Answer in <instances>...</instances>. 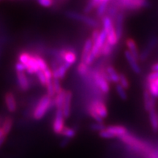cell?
<instances>
[{
  "label": "cell",
  "mask_w": 158,
  "mask_h": 158,
  "mask_svg": "<svg viewBox=\"0 0 158 158\" xmlns=\"http://www.w3.org/2000/svg\"><path fill=\"white\" fill-rule=\"evenodd\" d=\"M54 104L52 98L48 96V94H45L41 97L39 101L35 106V109L32 111V118L36 120V121H40L45 116L48 110L50 109L51 105Z\"/></svg>",
  "instance_id": "obj_1"
},
{
  "label": "cell",
  "mask_w": 158,
  "mask_h": 158,
  "mask_svg": "<svg viewBox=\"0 0 158 158\" xmlns=\"http://www.w3.org/2000/svg\"><path fill=\"white\" fill-rule=\"evenodd\" d=\"M119 139L127 145L129 146L130 147H131L132 149L137 152H142L146 153V154H150L152 155V149L149 146H148L147 143H144L140 139H138V138L135 137L133 135H130V134H125V135L121 136L119 138Z\"/></svg>",
  "instance_id": "obj_2"
},
{
  "label": "cell",
  "mask_w": 158,
  "mask_h": 158,
  "mask_svg": "<svg viewBox=\"0 0 158 158\" xmlns=\"http://www.w3.org/2000/svg\"><path fill=\"white\" fill-rule=\"evenodd\" d=\"M116 7L128 10H137L148 5L147 0H114Z\"/></svg>",
  "instance_id": "obj_3"
},
{
  "label": "cell",
  "mask_w": 158,
  "mask_h": 158,
  "mask_svg": "<svg viewBox=\"0 0 158 158\" xmlns=\"http://www.w3.org/2000/svg\"><path fill=\"white\" fill-rule=\"evenodd\" d=\"M67 17L69 19L75 20V21H80V22H83L86 25L89 26L90 27H93V28H97L98 26V22L94 19L89 17L88 15L81 14V13H77L75 11H68L66 13Z\"/></svg>",
  "instance_id": "obj_4"
},
{
  "label": "cell",
  "mask_w": 158,
  "mask_h": 158,
  "mask_svg": "<svg viewBox=\"0 0 158 158\" xmlns=\"http://www.w3.org/2000/svg\"><path fill=\"white\" fill-rule=\"evenodd\" d=\"M94 84L102 93L108 94L110 92V82L104 76L101 70H96L93 73Z\"/></svg>",
  "instance_id": "obj_5"
},
{
  "label": "cell",
  "mask_w": 158,
  "mask_h": 158,
  "mask_svg": "<svg viewBox=\"0 0 158 158\" xmlns=\"http://www.w3.org/2000/svg\"><path fill=\"white\" fill-rule=\"evenodd\" d=\"M65 118L63 115L62 109H56L55 112L54 121L52 123L53 132L56 135H61L63 129L65 127Z\"/></svg>",
  "instance_id": "obj_6"
},
{
  "label": "cell",
  "mask_w": 158,
  "mask_h": 158,
  "mask_svg": "<svg viewBox=\"0 0 158 158\" xmlns=\"http://www.w3.org/2000/svg\"><path fill=\"white\" fill-rule=\"evenodd\" d=\"M91 108L94 110V112L98 114V115L101 117L102 119L107 118L108 115V108L106 106V103L103 101L100 100H94L93 101L90 102L89 105Z\"/></svg>",
  "instance_id": "obj_7"
},
{
  "label": "cell",
  "mask_w": 158,
  "mask_h": 158,
  "mask_svg": "<svg viewBox=\"0 0 158 158\" xmlns=\"http://www.w3.org/2000/svg\"><path fill=\"white\" fill-rule=\"evenodd\" d=\"M158 43V38L157 37H152L149 40V41L147 42V44L144 47L143 50L141 51L139 56V60L143 61L147 60L148 57L149 56V55L151 54L152 51H153V49L155 48V46L157 45Z\"/></svg>",
  "instance_id": "obj_8"
},
{
  "label": "cell",
  "mask_w": 158,
  "mask_h": 158,
  "mask_svg": "<svg viewBox=\"0 0 158 158\" xmlns=\"http://www.w3.org/2000/svg\"><path fill=\"white\" fill-rule=\"evenodd\" d=\"M124 14L122 12H118L116 17L114 18V28H115L116 35L118 38L122 39L123 36L124 32Z\"/></svg>",
  "instance_id": "obj_9"
},
{
  "label": "cell",
  "mask_w": 158,
  "mask_h": 158,
  "mask_svg": "<svg viewBox=\"0 0 158 158\" xmlns=\"http://www.w3.org/2000/svg\"><path fill=\"white\" fill-rule=\"evenodd\" d=\"M5 104L7 110L10 113H14L17 110V102L14 94L12 92H7L4 96Z\"/></svg>",
  "instance_id": "obj_10"
},
{
  "label": "cell",
  "mask_w": 158,
  "mask_h": 158,
  "mask_svg": "<svg viewBox=\"0 0 158 158\" xmlns=\"http://www.w3.org/2000/svg\"><path fill=\"white\" fill-rule=\"evenodd\" d=\"M104 76L107 78L109 82H112L113 84H117L119 81V73L116 71L113 66H107L105 70H101Z\"/></svg>",
  "instance_id": "obj_11"
},
{
  "label": "cell",
  "mask_w": 158,
  "mask_h": 158,
  "mask_svg": "<svg viewBox=\"0 0 158 158\" xmlns=\"http://www.w3.org/2000/svg\"><path fill=\"white\" fill-rule=\"evenodd\" d=\"M124 57H125L126 60H127L128 64H129L131 70H133V72L136 74L141 73V68L138 64V60L131 54V53L129 51L126 50L124 51Z\"/></svg>",
  "instance_id": "obj_12"
},
{
  "label": "cell",
  "mask_w": 158,
  "mask_h": 158,
  "mask_svg": "<svg viewBox=\"0 0 158 158\" xmlns=\"http://www.w3.org/2000/svg\"><path fill=\"white\" fill-rule=\"evenodd\" d=\"M73 100V93L70 90H66V94H65V98L64 102H63V106L62 108V110L64 117L68 118L70 116L71 113V104H72Z\"/></svg>",
  "instance_id": "obj_13"
},
{
  "label": "cell",
  "mask_w": 158,
  "mask_h": 158,
  "mask_svg": "<svg viewBox=\"0 0 158 158\" xmlns=\"http://www.w3.org/2000/svg\"><path fill=\"white\" fill-rule=\"evenodd\" d=\"M18 85L20 89L23 92H27L30 89V82H29L28 78L25 72L16 73Z\"/></svg>",
  "instance_id": "obj_14"
},
{
  "label": "cell",
  "mask_w": 158,
  "mask_h": 158,
  "mask_svg": "<svg viewBox=\"0 0 158 158\" xmlns=\"http://www.w3.org/2000/svg\"><path fill=\"white\" fill-rule=\"evenodd\" d=\"M143 106L145 110L147 112H149L150 110L155 108L156 101L155 98L150 94L149 91L145 89L143 93Z\"/></svg>",
  "instance_id": "obj_15"
},
{
  "label": "cell",
  "mask_w": 158,
  "mask_h": 158,
  "mask_svg": "<svg viewBox=\"0 0 158 158\" xmlns=\"http://www.w3.org/2000/svg\"><path fill=\"white\" fill-rule=\"evenodd\" d=\"M106 129L112 134L114 138H120L127 133V128L122 125H110L106 127Z\"/></svg>",
  "instance_id": "obj_16"
},
{
  "label": "cell",
  "mask_w": 158,
  "mask_h": 158,
  "mask_svg": "<svg viewBox=\"0 0 158 158\" xmlns=\"http://www.w3.org/2000/svg\"><path fill=\"white\" fill-rule=\"evenodd\" d=\"M26 68V72L29 75H34L36 74L37 71L40 70L38 64L36 61V59L34 56V54H31L30 58H29V61L25 64Z\"/></svg>",
  "instance_id": "obj_17"
},
{
  "label": "cell",
  "mask_w": 158,
  "mask_h": 158,
  "mask_svg": "<svg viewBox=\"0 0 158 158\" xmlns=\"http://www.w3.org/2000/svg\"><path fill=\"white\" fill-rule=\"evenodd\" d=\"M125 45L127 47V51H129L133 56L139 60L140 52L138 50V46L136 43L135 40L133 38H127L125 41Z\"/></svg>",
  "instance_id": "obj_18"
},
{
  "label": "cell",
  "mask_w": 158,
  "mask_h": 158,
  "mask_svg": "<svg viewBox=\"0 0 158 158\" xmlns=\"http://www.w3.org/2000/svg\"><path fill=\"white\" fill-rule=\"evenodd\" d=\"M93 41L91 38L86 40L84 46H83L81 54V62H86V59L88 58L89 55L90 54L91 51H92V47H93Z\"/></svg>",
  "instance_id": "obj_19"
},
{
  "label": "cell",
  "mask_w": 158,
  "mask_h": 158,
  "mask_svg": "<svg viewBox=\"0 0 158 158\" xmlns=\"http://www.w3.org/2000/svg\"><path fill=\"white\" fill-rule=\"evenodd\" d=\"M149 122L152 130L155 133L158 132V113L156 110V108L151 110L149 112Z\"/></svg>",
  "instance_id": "obj_20"
},
{
  "label": "cell",
  "mask_w": 158,
  "mask_h": 158,
  "mask_svg": "<svg viewBox=\"0 0 158 158\" xmlns=\"http://www.w3.org/2000/svg\"><path fill=\"white\" fill-rule=\"evenodd\" d=\"M119 39L118 38L117 35H116L115 28L114 27L111 28L109 31L107 32V39H106V42L108 44H110L111 46L115 47L116 45L118 44Z\"/></svg>",
  "instance_id": "obj_21"
},
{
  "label": "cell",
  "mask_w": 158,
  "mask_h": 158,
  "mask_svg": "<svg viewBox=\"0 0 158 158\" xmlns=\"http://www.w3.org/2000/svg\"><path fill=\"white\" fill-rule=\"evenodd\" d=\"M65 94H66V90H64V89H63L62 92L56 94V96L54 97L53 102H54V106L56 107V109H62L63 102H64V100Z\"/></svg>",
  "instance_id": "obj_22"
},
{
  "label": "cell",
  "mask_w": 158,
  "mask_h": 158,
  "mask_svg": "<svg viewBox=\"0 0 158 158\" xmlns=\"http://www.w3.org/2000/svg\"><path fill=\"white\" fill-rule=\"evenodd\" d=\"M13 126V118L10 117V116H7V117H6L5 119L2 122L1 128L2 129L3 131L5 132L6 135H8L9 133H10V131L12 130Z\"/></svg>",
  "instance_id": "obj_23"
},
{
  "label": "cell",
  "mask_w": 158,
  "mask_h": 158,
  "mask_svg": "<svg viewBox=\"0 0 158 158\" xmlns=\"http://www.w3.org/2000/svg\"><path fill=\"white\" fill-rule=\"evenodd\" d=\"M102 29L106 31L107 33L110 29L114 27V20L110 18L109 15H105L102 18Z\"/></svg>",
  "instance_id": "obj_24"
},
{
  "label": "cell",
  "mask_w": 158,
  "mask_h": 158,
  "mask_svg": "<svg viewBox=\"0 0 158 158\" xmlns=\"http://www.w3.org/2000/svg\"><path fill=\"white\" fill-rule=\"evenodd\" d=\"M108 2H100V4L96 7V14L97 16L99 18H102L105 16L106 13L108 10Z\"/></svg>",
  "instance_id": "obj_25"
},
{
  "label": "cell",
  "mask_w": 158,
  "mask_h": 158,
  "mask_svg": "<svg viewBox=\"0 0 158 158\" xmlns=\"http://www.w3.org/2000/svg\"><path fill=\"white\" fill-rule=\"evenodd\" d=\"M61 135L64 136L65 138L70 140L71 138H73L76 135V130L70 127L65 126L62 133H61Z\"/></svg>",
  "instance_id": "obj_26"
},
{
  "label": "cell",
  "mask_w": 158,
  "mask_h": 158,
  "mask_svg": "<svg viewBox=\"0 0 158 158\" xmlns=\"http://www.w3.org/2000/svg\"><path fill=\"white\" fill-rule=\"evenodd\" d=\"M77 72L80 76H87L89 73V65L84 62H80L77 66Z\"/></svg>",
  "instance_id": "obj_27"
},
{
  "label": "cell",
  "mask_w": 158,
  "mask_h": 158,
  "mask_svg": "<svg viewBox=\"0 0 158 158\" xmlns=\"http://www.w3.org/2000/svg\"><path fill=\"white\" fill-rule=\"evenodd\" d=\"M115 90L116 94H118V96L122 99V100H126L127 99V89H124L123 86H122L120 84H116L115 86Z\"/></svg>",
  "instance_id": "obj_28"
},
{
  "label": "cell",
  "mask_w": 158,
  "mask_h": 158,
  "mask_svg": "<svg viewBox=\"0 0 158 158\" xmlns=\"http://www.w3.org/2000/svg\"><path fill=\"white\" fill-rule=\"evenodd\" d=\"M153 98H158V86L154 82H147V89Z\"/></svg>",
  "instance_id": "obj_29"
},
{
  "label": "cell",
  "mask_w": 158,
  "mask_h": 158,
  "mask_svg": "<svg viewBox=\"0 0 158 158\" xmlns=\"http://www.w3.org/2000/svg\"><path fill=\"white\" fill-rule=\"evenodd\" d=\"M34 56L36 59V61L37 62V64H38L39 69L40 70L44 71L45 69H47L48 68V65L47 64V62H45V60L39 54H34Z\"/></svg>",
  "instance_id": "obj_30"
},
{
  "label": "cell",
  "mask_w": 158,
  "mask_h": 158,
  "mask_svg": "<svg viewBox=\"0 0 158 158\" xmlns=\"http://www.w3.org/2000/svg\"><path fill=\"white\" fill-rule=\"evenodd\" d=\"M113 46H111L107 42H106V43L102 45L101 50H100V55H102L103 56H110L111 54V53L113 52Z\"/></svg>",
  "instance_id": "obj_31"
},
{
  "label": "cell",
  "mask_w": 158,
  "mask_h": 158,
  "mask_svg": "<svg viewBox=\"0 0 158 158\" xmlns=\"http://www.w3.org/2000/svg\"><path fill=\"white\" fill-rule=\"evenodd\" d=\"M45 89L47 91V94L50 96L51 98H54L56 96V92H55L54 84H53V80L47 81L46 85H45Z\"/></svg>",
  "instance_id": "obj_32"
},
{
  "label": "cell",
  "mask_w": 158,
  "mask_h": 158,
  "mask_svg": "<svg viewBox=\"0 0 158 158\" xmlns=\"http://www.w3.org/2000/svg\"><path fill=\"white\" fill-rule=\"evenodd\" d=\"M106 126L103 122H95L90 125V129L95 132H100L106 129Z\"/></svg>",
  "instance_id": "obj_33"
},
{
  "label": "cell",
  "mask_w": 158,
  "mask_h": 158,
  "mask_svg": "<svg viewBox=\"0 0 158 158\" xmlns=\"http://www.w3.org/2000/svg\"><path fill=\"white\" fill-rule=\"evenodd\" d=\"M118 84L121 85L122 86H123L124 89H127L130 87V82L128 80L127 77L123 73L119 74V81H118Z\"/></svg>",
  "instance_id": "obj_34"
},
{
  "label": "cell",
  "mask_w": 158,
  "mask_h": 158,
  "mask_svg": "<svg viewBox=\"0 0 158 158\" xmlns=\"http://www.w3.org/2000/svg\"><path fill=\"white\" fill-rule=\"evenodd\" d=\"M36 76H37V79H38L40 84L42 85L43 86L45 87V85H46V83H47V80H46V78H45L43 71L40 70L37 71V72L36 73Z\"/></svg>",
  "instance_id": "obj_35"
},
{
  "label": "cell",
  "mask_w": 158,
  "mask_h": 158,
  "mask_svg": "<svg viewBox=\"0 0 158 158\" xmlns=\"http://www.w3.org/2000/svg\"><path fill=\"white\" fill-rule=\"evenodd\" d=\"M88 113H89V115L91 117L93 118L95 122H103V119H102L101 117H100V116H99L98 114L94 112V110L92 109V108H91L89 106H88Z\"/></svg>",
  "instance_id": "obj_36"
},
{
  "label": "cell",
  "mask_w": 158,
  "mask_h": 158,
  "mask_svg": "<svg viewBox=\"0 0 158 158\" xmlns=\"http://www.w3.org/2000/svg\"><path fill=\"white\" fill-rule=\"evenodd\" d=\"M37 1L40 5L48 8V7H52L56 0H37Z\"/></svg>",
  "instance_id": "obj_37"
},
{
  "label": "cell",
  "mask_w": 158,
  "mask_h": 158,
  "mask_svg": "<svg viewBox=\"0 0 158 158\" xmlns=\"http://www.w3.org/2000/svg\"><path fill=\"white\" fill-rule=\"evenodd\" d=\"M53 84H54V87L55 92H56V94L59 93V92H62L63 90V88L62 87V85H61L60 80H59V79L53 78Z\"/></svg>",
  "instance_id": "obj_38"
},
{
  "label": "cell",
  "mask_w": 158,
  "mask_h": 158,
  "mask_svg": "<svg viewBox=\"0 0 158 158\" xmlns=\"http://www.w3.org/2000/svg\"><path fill=\"white\" fill-rule=\"evenodd\" d=\"M158 79V72L157 71H152L147 76V82H154Z\"/></svg>",
  "instance_id": "obj_39"
},
{
  "label": "cell",
  "mask_w": 158,
  "mask_h": 158,
  "mask_svg": "<svg viewBox=\"0 0 158 158\" xmlns=\"http://www.w3.org/2000/svg\"><path fill=\"white\" fill-rule=\"evenodd\" d=\"M99 136L102 138H106V139H110V138H114V136L112 134L109 133L107 130L105 129L102 131L99 132Z\"/></svg>",
  "instance_id": "obj_40"
},
{
  "label": "cell",
  "mask_w": 158,
  "mask_h": 158,
  "mask_svg": "<svg viewBox=\"0 0 158 158\" xmlns=\"http://www.w3.org/2000/svg\"><path fill=\"white\" fill-rule=\"evenodd\" d=\"M94 8H95L94 4L92 2V1H91V0H89V1L87 2V4L86 5V6L84 7V13H86H86H90V12H92V10H93Z\"/></svg>",
  "instance_id": "obj_41"
},
{
  "label": "cell",
  "mask_w": 158,
  "mask_h": 158,
  "mask_svg": "<svg viewBox=\"0 0 158 158\" xmlns=\"http://www.w3.org/2000/svg\"><path fill=\"white\" fill-rule=\"evenodd\" d=\"M15 69L16 73H21V72H26V68L22 63L20 62H17L15 64Z\"/></svg>",
  "instance_id": "obj_42"
},
{
  "label": "cell",
  "mask_w": 158,
  "mask_h": 158,
  "mask_svg": "<svg viewBox=\"0 0 158 158\" xmlns=\"http://www.w3.org/2000/svg\"><path fill=\"white\" fill-rule=\"evenodd\" d=\"M43 73H44L45 76V78H46L47 81L53 80V73H52V70H51V68H50L48 67V68L45 69V70L43 71Z\"/></svg>",
  "instance_id": "obj_43"
},
{
  "label": "cell",
  "mask_w": 158,
  "mask_h": 158,
  "mask_svg": "<svg viewBox=\"0 0 158 158\" xmlns=\"http://www.w3.org/2000/svg\"><path fill=\"white\" fill-rule=\"evenodd\" d=\"M100 31L101 30H100V29L98 28H95L93 31H92L90 38L92 40V41H93V42H94V41L98 39V37H99V35H100Z\"/></svg>",
  "instance_id": "obj_44"
},
{
  "label": "cell",
  "mask_w": 158,
  "mask_h": 158,
  "mask_svg": "<svg viewBox=\"0 0 158 158\" xmlns=\"http://www.w3.org/2000/svg\"><path fill=\"white\" fill-rule=\"evenodd\" d=\"M7 135L5 133V132L3 131L1 127H0V147L3 145L4 143H5L6 138H7Z\"/></svg>",
  "instance_id": "obj_45"
},
{
  "label": "cell",
  "mask_w": 158,
  "mask_h": 158,
  "mask_svg": "<svg viewBox=\"0 0 158 158\" xmlns=\"http://www.w3.org/2000/svg\"><path fill=\"white\" fill-rule=\"evenodd\" d=\"M152 71H157L158 72V62L155 63V64H152V66L151 67Z\"/></svg>",
  "instance_id": "obj_46"
},
{
  "label": "cell",
  "mask_w": 158,
  "mask_h": 158,
  "mask_svg": "<svg viewBox=\"0 0 158 158\" xmlns=\"http://www.w3.org/2000/svg\"><path fill=\"white\" fill-rule=\"evenodd\" d=\"M66 1H68V0H59V2H60L61 4H64Z\"/></svg>",
  "instance_id": "obj_47"
},
{
  "label": "cell",
  "mask_w": 158,
  "mask_h": 158,
  "mask_svg": "<svg viewBox=\"0 0 158 158\" xmlns=\"http://www.w3.org/2000/svg\"><path fill=\"white\" fill-rule=\"evenodd\" d=\"M154 83H155V84L158 86V79H157V80L155 81H154Z\"/></svg>",
  "instance_id": "obj_48"
},
{
  "label": "cell",
  "mask_w": 158,
  "mask_h": 158,
  "mask_svg": "<svg viewBox=\"0 0 158 158\" xmlns=\"http://www.w3.org/2000/svg\"><path fill=\"white\" fill-rule=\"evenodd\" d=\"M2 118H1V117H0V124H2Z\"/></svg>",
  "instance_id": "obj_49"
},
{
  "label": "cell",
  "mask_w": 158,
  "mask_h": 158,
  "mask_svg": "<svg viewBox=\"0 0 158 158\" xmlns=\"http://www.w3.org/2000/svg\"><path fill=\"white\" fill-rule=\"evenodd\" d=\"M0 1H1V0H0Z\"/></svg>",
  "instance_id": "obj_50"
}]
</instances>
